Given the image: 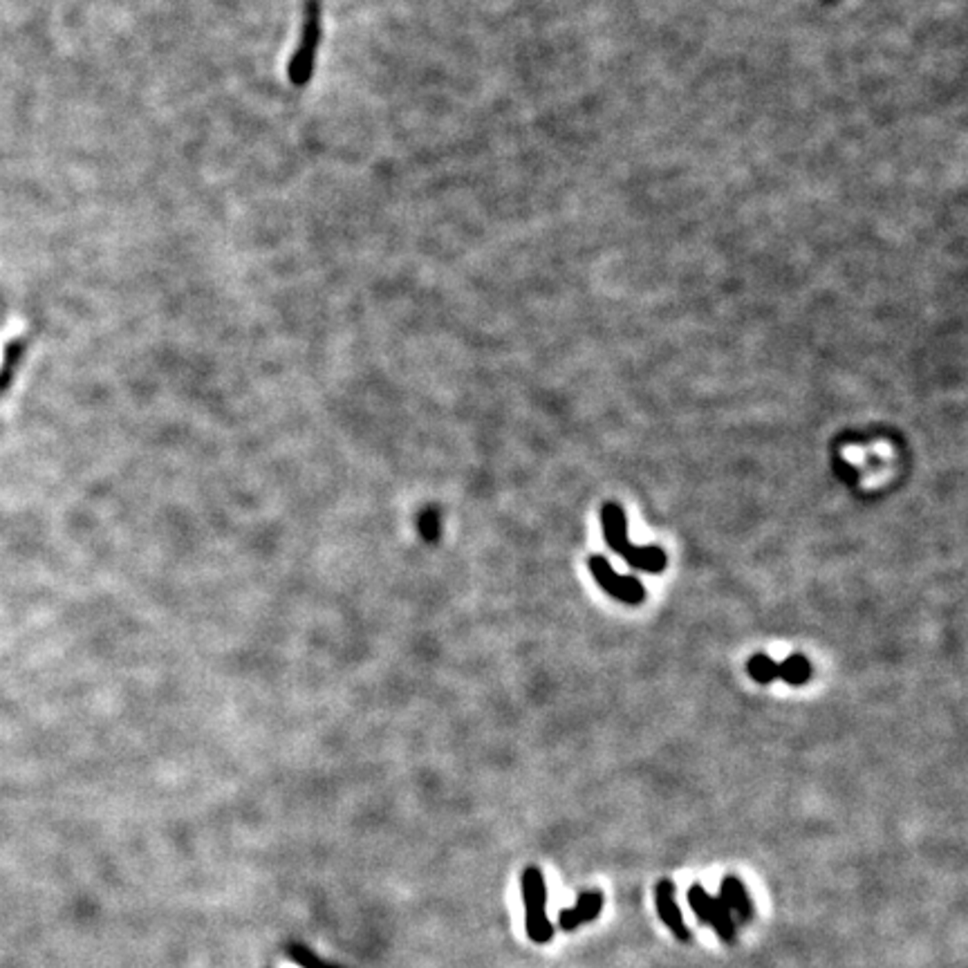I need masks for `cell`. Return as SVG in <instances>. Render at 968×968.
<instances>
[{"label": "cell", "instance_id": "obj_1", "mask_svg": "<svg viewBox=\"0 0 968 968\" xmlns=\"http://www.w3.org/2000/svg\"><path fill=\"white\" fill-rule=\"evenodd\" d=\"M601 524H603V539L612 552L619 554L630 567L634 570L648 571V574H659L666 570L668 556L662 547H637L628 540V520H626L624 509L617 502H605L601 511Z\"/></svg>", "mask_w": 968, "mask_h": 968}, {"label": "cell", "instance_id": "obj_6", "mask_svg": "<svg viewBox=\"0 0 968 968\" xmlns=\"http://www.w3.org/2000/svg\"><path fill=\"white\" fill-rule=\"evenodd\" d=\"M587 567H590L594 581L599 583V586L603 587V592H608L612 599L621 601V603H628V605H639L643 599H646V590H643L641 581H639V578H634V577H624V574H617V570L610 565L608 558L601 556V554H594V556H590V561H587Z\"/></svg>", "mask_w": 968, "mask_h": 968}, {"label": "cell", "instance_id": "obj_3", "mask_svg": "<svg viewBox=\"0 0 968 968\" xmlns=\"http://www.w3.org/2000/svg\"><path fill=\"white\" fill-rule=\"evenodd\" d=\"M523 899H524V926L527 935L536 944H547L554 937V926L547 917V885L539 868H527L523 872Z\"/></svg>", "mask_w": 968, "mask_h": 968}, {"label": "cell", "instance_id": "obj_8", "mask_svg": "<svg viewBox=\"0 0 968 968\" xmlns=\"http://www.w3.org/2000/svg\"><path fill=\"white\" fill-rule=\"evenodd\" d=\"M603 910V893L601 890H590V893L578 894L577 906L565 908L558 915V926L561 931H577L583 924H590Z\"/></svg>", "mask_w": 968, "mask_h": 968}, {"label": "cell", "instance_id": "obj_5", "mask_svg": "<svg viewBox=\"0 0 968 968\" xmlns=\"http://www.w3.org/2000/svg\"><path fill=\"white\" fill-rule=\"evenodd\" d=\"M689 906L702 924H706V926H711L715 933H718L720 940L728 941V944L736 941L737 937L736 917L728 912V908L724 906L722 899L713 897V894L706 893L702 885L695 884L693 888L689 890Z\"/></svg>", "mask_w": 968, "mask_h": 968}, {"label": "cell", "instance_id": "obj_4", "mask_svg": "<svg viewBox=\"0 0 968 968\" xmlns=\"http://www.w3.org/2000/svg\"><path fill=\"white\" fill-rule=\"evenodd\" d=\"M746 673L758 684H771L774 680H783L789 686H803L812 677V664L803 655H789L783 662H774L769 655L749 657Z\"/></svg>", "mask_w": 968, "mask_h": 968}, {"label": "cell", "instance_id": "obj_9", "mask_svg": "<svg viewBox=\"0 0 968 968\" xmlns=\"http://www.w3.org/2000/svg\"><path fill=\"white\" fill-rule=\"evenodd\" d=\"M720 899L728 908V912L736 915L737 921H742V924H746V921H752L756 917V906H753L752 897L746 893L744 884L737 877H733V874L724 877L722 888H720Z\"/></svg>", "mask_w": 968, "mask_h": 968}, {"label": "cell", "instance_id": "obj_2", "mask_svg": "<svg viewBox=\"0 0 968 968\" xmlns=\"http://www.w3.org/2000/svg\"><path fill=\"white\" fill-rule=\"evenodd\" d=\"M323 36V5L321 0H305L303 3L301 29L298 43L294 48L287 66V79L294 88H305L312 81L314 66H317L319 45Z\"/></svg>", "mask_w": 968, "mask_h": 968}, {"label": "cell", "instance_id": "obj_11", "mask_svg": "<svg viewBox=\"0 0 968 968\" xmlns=\"http://www.w3.org/2000/svg\"><path fill=\"white\" fill-rule=\"evenodd\" d=\"M16 332H20V326H10L7 330L0 332V361H3V348H5V343L16 334Z\"/></svg>", "mask_w": 968, "mask_h": 968}, {"label": "cell", "instance_id": "obj_10", "mask_svg": "<svg viewBox=\"0 0 968 968\" xmlns=\"http://www.w3.org/2000/svg\"><path fill=\"white\" fill-rule=\"evenodd\" d=\"M289 955H292L294 962H296L301 968H334V966H327V964H323L321 959L314 957L310 950L301 948V946H292V948H289Z\"/></svg>", "mask_w": 968, "mask_h": 968}, {"label": "cell", "instance_id": "obj_7", "mask_svg": "<svg viewBox=\"0 0 968 968\" xmlns=\"http://www.w3.org/2000/svg\"><path fill=\"white\" fill-rule=\"evenodd\" d=\"M655 903H657V915H659V919L666 924L668 931H671L673 935H675L680 941H689L690 940V931L686 928L684 917H681L680 906H677L675 884H673V881H668V878H662V881L657 884Z\"/></svg>", "mask_w": 968, "mask_h": 968}]
</instances>
